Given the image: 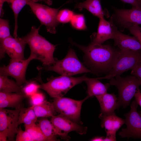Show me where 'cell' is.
Wrapping results in <instances>:
<instances>
[{"mask_svg": "<svg viewBox=\"0 0 141 141\" xmlns=\"http://www.w3.org/2000/svg\"><path fill=\"white\" fill-rule=\"evenodd\" d=\"M70 42L83 52L85 63L95 74L110 73L121 53L119 49L109 45L91 43L85 46Z\"/></svg>", "mask_w": 141, "mask_h": 141, "instance_id": "1", "label": "cell"}, {"mask_svg": "<svg viewBox=\"0 0 141 141\" xmlns=\"http://www.w3.org/2000/svg\"><path fill=\"white\" fill-rule=\"evenodd\" d=\"M40 27L32 26L30 32L22 37L30 50V56L33 59L40 61L43 65L47 66L55 63L53 56L56 45L53 44L39 33Z\"/></svg>", "mask_w": 141, "mask_h": 141, "instance_id": "2", "label": "cell"}, {"mask_svg": "<svg viewBox=\"0 0 141 141\" xmlns=\"http://www.w3.org/2000/svg\"><path fill=\"white\" fill-rule=\"evenodd\" d=\"M88 78L85 75L77 77L64 75L51 77L47 83H41L40 89L45 91L53 98H61L72 88L85 81Z\"/></svg>", "mask_w": 141, "mask_h": 141, "instance_id": "3", "label": "cell"}, {"mask_svg": "<svg viewBox=\"0 0 141 141\" xmlns=\"http://www.w3.org/2000/svg\"><path fill=\"white\" fill-rule=\"evenodd\" d=\"M115 78L110 79L109 84L116 86L118 90V109L120 107L126 108L141 86V81L133 75L125 77L118 76Z\"/></svg>", "mask_w": 141, "mask_h": 141, "instance_id": "4", "label": "cell"}, {"mask_svg": "<svg viewBox=\"0 0 141 141\" xmlns=\"http://www.w3.org/2000/svg\"><path fill=\"white\" fill-rule=\"evenodd\" d=\"M46 66V70L55 72L61 75L71 76L84 73H93L80 61L74 50L71 48L63 59L57 60L54 64Z\"/></svg>", "mask_w": 141, "mask_h": 141, "instance_id": "5", "label": "cell"}, {"mask_svg": "<svg viewBox=\"0 0 141 141\" xmlns=\"http://www.w3.org/2000/svg\"><path fill=\"white\" fill-rule=\"evenodd\" d=\"M121 50L120 54L110 73L104 77L97 78L98 79H110L120 76L124 72L133 69L141 60V50Z\"/></svg>", "mask_w": 141, "mask_h": 141, "instance_id": "6", "label": "cell"}, {"mask_svg": "<svg viewBox=\"0 0 141 141\" xmlns=\"http://www.w3.org/2000/svg\"><path fill=\"white\" fill-rule=\"evenodd\" d=\"M21 108L0 109V141L14 140L19 128L18 121Z\"/></svg>", "mask_w": 141, "mask_h": 141, "instance_id": "7", "label": "cell"}, {"mask_svg": "<svg viewBox=\"0 0 141 141\" xmlns=\"http://www.w3.org/2000/svg\"><path fill=\"white\" fill-rule=\"evenodd\" d=\"M31 10L40 22L41 25L46 27L48 32L52 34L56 32V27L59 23L57 16L60 8H55L34 1L27 4Z\"/></svg>", "mask_w": 141, "mask_h": 141, "instance_id": "8", "label": "cell"}, {"mask_svg": "<svg viewBox=\"0 0 141 141\" xmlns=\"http://www.w3.org/2000/svg\"><path fill=\"white\" fill-rule=\"evenodd\" d=\"M89 97L87 96L81 100L62 97L54 98L52 103L57 112L79 124H82L80 120L81 106Z\"/></svg>", "mask_w": 141, "mask_h": 141, "instance_id": "9", "label": "cell"}, {"mask_svg": "<svg viewBox=\"0 0 141 141\" xmlns=\"http://www.w3.org/2000/svg\"><path fill=\"white\" fill-rule=\"evenodd\" d=\"M138 105L135 101H132L130 111L124 115L127 127L119 132L121 138L141 139V115L137 110Z\"/></svg>", "mask_w": 141, "mask_h": 141, "instance_id": "10", "label": "cell"}, {"mask_svg": "<svg viewBox=\"0 0 141 141\" xmlns=\"http://www.w3.org/2000/svg\"><path fill=\"white\" fill-rule=\"evenodd\" d=\"M113 8L114 13L111 17L122 29L141 25V7H132L130 9Z\"/></svg>", "mask_w": 141, "mask_h": 141, "instance_id": "11", "label": "cell"}, {"mask_svg": "<svg viewBox=\"0 0 141 141\" xmlns=\"http://www.w3.org/2000/svg\"><path fill=\"white\" fill-rule=\"evenodd\" d=\"M51 121L57 135L65 140L70 138L68 136L70 132L75 131L80 134H85L87 132V127L81 126L60 114L52 116Z\"/></svg>", "mask_w": 141, "mask_h": 141, "instance_id": "12", "label": "cell"}, {"mask_svg": "<svg viewBox=\"0 0 141 141\" xmlns=\"http://www.w3.org/2000/svg\"><path fill=\"white\" fill-rule=\"evenodd\" d=\"M33 59L30 55L26 59H11L7 66L0 67V74L13 78L17 84L21 86L29 82L26 79V73L28 64Z\"/></svg>", "mask_w": 141, "mask_h": 141, "instance_id": "13", "label": "cell"}, {"mask_svg": "<svg viewBox=\"0 0 141 141\" xmlns=\"http://www.w3.org/2000/svg\"><path fill=\"white\" fill-rule=\"evenodd\" d=\"M26 44L22 37L11 36L0 40V58L6 53L11 59H25L24 51Z\"/></svg>", "mask_w": 141, "mask_h": 141, "instance_id": "14", "label": "cell"}, {"mask_svg": "<svg viewBox=\"0 0 141 141\" xmlns=\"http://www.w3.org/2000/svg\"><path fill=\"white\" fill-rule=\"evenodd\" d=\"M99 19L97 32L91 36L92 43L102 44L108 40L113 39L118 30L117 26L111 17L109 21L104 17Z\"/></svg>", "mask_w": 141, "mask_h": 141, "instance_id": "15", "label": "cell"}, {"mask_svg": "<svg viewBox=\"0 0 141 141\" xmlns=\"http://www.w3.org/2000/svg\"><path fill=\"white\" fill-rule=\"evenodd\" d=\"M114 44L120 50H141V44L134 37L124 34L118 30L114 36Z\"/></svg>", "mask_w": 141, "mask_h": 141, "instance_id": "16", "label": "cell"}, {"mask_svg": "<svg viewBox=\"0 0 141 141\" xmlns=\"http://www.w3.org/2000/svg\"><path fill=\"white\" fill-rule=\"evenodd\" d=\"M26 98L23 92L6 93L0 92V109L7 107L21 108Z\"/></svg>", "mask_w": 141, "mask_h": 141, "instance_id": "17", "label": "cell"}, {"mask_svg": "<svg viewBox=\"0 0 141 141\" xmlns=\"http://www.w3.org/2000/svg\"><path fill=\"white\" fill-rule=\"evenodd\" d=\"M100 105L101 113L109 114L114 112L118 109V98L114 93L106 92L102 95L95 96Z\"/></svg>", "mask_w": 141, "mask_h": 141, "instance_id": "18", "label": "cell"}, {"mask_svg": "<svg viewBox=\"0 0 141 141\" xmlns=\"http://www.w3.org/2000/svg\"><path fill=\"white\" fill-rule=\"evenodd\" d=\"M74 9H77L80 11L84 9H86L99 19L104 17V16H109L108 12L102 8L101 0H86L83 2L77 3Z\"/></svg>", "mask_w": 141, "mask_h": 141, "instance_id": "19", "label": "cell"}, {"mask_svg": "<svg viewBox=\"0 0 141 141\" xmlns=\"http://www.w3.org/2000/svg\"><path fill=\"white\" fill-rule=\"evenodd\" d=\"M99 117L102 119L101 126L105 128L106 132H116L125 123V120L116 116L114 112L107 115L101 113Z\"/></svg>", "mask_w": 141, "mask_h": 141, "instance_id": "20", "label": "cell"}, {"mask_svg": "<svg viewBox=\"0 0 141 141\" xmlns=\"http://www.w3.org/2000/svg\"><path fill=\"white\" fill-rule=\"evenodd\" d=\"M85 81L87 86V96L89 98L107 92L110 85L109 83L103 84L96 78H88Z\"/></svg>", "mask_w": 141, "mask_h": 141, "instance_id": "21", "label": "cell"}, {"mask_svg": "<svg viewBox=\"0 0 141 141\" xmlns=\"http://www.w3.org/2000/svg\"><path fill=\"white\" fill-rule=\"evenodd\" d=\"M7 2L12 9L14 16L15 26L13 32V36L15 37H17L18 17L20 12L24 7L30 2H37L39 0H5Z\"/></svg>", "mask_w": 141, "mask_h": 141, "instance_id": "22", "label": "cell"}, {"mask_svg": "<svg viewBox=\"0 0 141 141\" xmlns=\"http://www.w3.org/2000/svg\"><path fill=\"white\" fill-rule=\"evenodd\" d=\"M37 118L32 105L27 108L23 107L20 111L18 124L19 125L21 124L27 125H33L36 124Z\"/></svg>", "mask_w": 141, "mask_h": 141, "instance_id": "23", "label": "cell"}, {"mask_svg": "<svg viewBox=\"0 0 141 141\" xmlns=\"http://www.w3.org/2000/svg\"><path fill=\"white\" fill-rule=\"evenodd\" d=\"M37 124L48 141H57V136L54 127L51 121L47 118L41 117L38 121Z\"/></svg>", "mask_w": 141, "mask_h": 141, "instance_id": "24", "label": "cell"}, {"mask_svg": "<svg viewBox=\"0 0 141 141\" xmlns=\"http://www.w3.org/2000/svg\"><path fill=\"white\" fill-rule=\"evenodd\" d=\"M22 87L8 76L0 74V92L6 93L22 92Z\"/></svg>", "mask_w": 141, "mask_h": 141, "instance_id": "25", "label": "cell"}, {"mask_svg": "<svg viewBox=\"0 0 141 141\" xmlns=\"http://www.w3.org/2000/svg\"><path fill=\"white\" fill-rule=\"evenodd\" d=\"M32 106L38 118L51 117L55 115L57 112L52 103L49 102L46 100L39 105Z\"/></svg>", "mask_w": 141, "mask_h": 141, "instance_id": "26", "label": "cell"}, {"mask_svg": "<svg viewBox=\"0 0 141 141\" xmlns=\"http://www.w3.org/2000/svg\"><path fill=\"white\" fill-rule=\"evenodd\" d=\"M24 126L25 130L29 133L33 141H48L37 124L24 125Z\"/></svg>", "mask_w": 141, "mask_h": 141, "instance_id": "27", "label": "cell"}, {"mask_svg": "<svg viewBox=\"0 0 141 141\" xmlns=\"http://www.w3.org/2000/svg\"><path fill=\"white\" fill-rule=\"evenodd\" d=\"M70 22L72 27L76 30H84L87 28L85 18L83 14H74Z\"/></svg>", "mask_w": 141, "mask_h": 141, "instance_id": "28", "label": "cell"}, {"mask_svg": "<svg viewBox=\"0 0 141 141\" xmlns=\"http://www.w3.org/2000/svg\"><path fill=\"white\" fill-rule=\"evenodd\" d=\"M40 86V85L34 81H29L24 87H22V92L26 98H30L38 91Z\"/></svg>", "mask_w": 141, "mask_h": 141, "instance_id": "29", "label": "cell"}, {"mask_svg": "<svg viewBox=\"0 0 141 141\" xmlns=\"http://www.w3.org/2000/svg\"><path fill=\"white\" fill-rule=\"evenodd\" d=\"M74 14L73 11L63 9L58 11L57 19L59 23L65 24L70 22Z\"/></svg>", "mask_w": 141, "mask_h": 141, "instance_id": "30", "label": "cell"}, {"mask_svg": "<svg viewBox=\"0 0 141 141\" xmlns=\"http://www.w3.org/2000/svg\"><path fill=\"white\" fill-rule=\"evenodd\" d=\"M11 36L10 34L9 21L0 19V40Z\"/></svg>", "mask_w": 141, "mask_h": 141, "instance_id": "31", "label": "cell"}, {"mask_svg": "<svg viewBox=\"0 0 141 141\" xmlns=\"http://www.w3.org/2000/svg\"><path fill=\"white\" fill-rule=\"evenodd\" d=\"M15 137L16 141H33L29 133L25 130L23 131L20 126Z\"/></svg>", "mask_w": 141, "mask_h": 141, "instance_id": "32", "label": "cell"}, {"mask_svg": "<svg viewBox=\"0 0 141 141\" xmlns=\"http://www.w3.org/2000/svg\"><path fill=\"white\" fill-rule=\"evenodd\" d=\"M30 98L32 105L33 106L39 105L45 100L44 95L42 93L38 91Z\"/></svg>", "mask_w": 141, "mask_h": 141, "instance_id": "33", "label": "cell"}, {"mask_svg": "<svg viewBox=\"0 0 141 141\" xmlns=\"http://www.w3.org/2000/svg\"><path fill=\"white\" fill-rule=\"evenodd\" d=\"M128 29L130 33L133 35L141 44V27L138 25H134Z\"/></svg>", "mask_w": 141, "mask_h": 141, "instance_id": "34", "label": "cell"}, {"mask_svg": "<svg viewBox=\"0 0 141 141\" xmlns=\"http://www.w3.org/2000/svg\"><path fill=\"white\" fill-rule=\"evenodd\" d=\"M131 73L141 81V60L136 66L132 70Z\"/></svg>", "mask_w": 141, "mask_h": 141, "instance_id": "35", "label": "cell"}, {"mask_svg": "<svg viewBox=\"0 0 141 141\" xmlns=\"http://www.w3.org/2000/svg\"><path fill=\"white\" fill-rule=\"evenodd\" d=\"M106 136L104 138L103 141H116V132L108 131L106 132Z\"/></svg>", "mask_w": 141, "mask_h": 141, "instance_id": "36", "label": "cell"}, {"mask_svg": "<svg viewBox=\"0 0 141 141\" xmlns=\"http://www.w3.org/2000/svg\"><path fill=\"white\" fill-rule=\"evenodd\" d=\"M124 2L131 4L132 7H141V0H120Z\"/></svg>", "mask_w": 141, "mask_h": 141, "instance_id": "37", "label": "cell"}, {"mask_svg": "<svg viewBox=\"0 0 141 141\" xmlns=\"http://www.w3.org/2000/svg\"><path fill=\"white\" fill-rule=\"evenodd\" d=\"M134 97L136 102L141 107V91L139 88L137 89Z\"/></svg>", "mask_w": 141, "mask_h": 141, "instance_id": "38", "label": "cell"}, {"mask_svg": "<svg viewBox=\"0 0 141 141\" xmlns=\"http://www.w3.org/2000/svg\"><path fill=\"white\" fill-rule=\"evenodd\" d=\"M5 2V0H0V16L1 17L3 16L4 14L3 7Z\"/></svg>", "mask_w": 141, "mask_h": 141, "instance_id": "39", "label": "cell"}, {"mask_svg": "<svg viewBox=\"0 0 141 141\" xmlns=\"http://www.w3.org/2000/svg\"><path fill=\"white\" fill-rule=\"evenodd\" d=\"M104 138V137H96L92 139L91 140L93 141H103Z\"/></svg>", "mask_w": 141, "mask_h": 141, "instance_id": "40", "label": "cell"}, {"mask_svg": "<svg viewBox=\"0 0 141 141\" xmlns=\"http://www.w3.org/2000/svg\"><path fill=\"white\" fill-rule=\"evenodd\" d=\"M39 1H42L49 5H50L52 4V0H39Z\"/></svg>", "mask_w": 141, "mask_h": 141, "instance_id": "41", "label": "cell"}, {"mask_svg": "<svg viewBox=\"0 0 141 141\" xmlns=\"http://www.w3.org/2000/svg\"><path fill=\"white\" fill-rule=\"evenodd\" d=\"M73 0H69L68 1H67L65 4L66 3H70V2H72Z\"/></svg>", "mask_w": 141, "mask_h": 141, "instance_id": "42", "label": "cell"}, {"mask_svg": "<svg viewBox=\"0 0 141 141\" xmlns=\"http://www.w3.org/2000/svg\"><path fill=\"white\" fill-rule=\"evenodd\" d=\"M140 114L141 115V111H140Z\"/></svg>", "mask_w": 141, "mask_h": 141, "instance_id": "43", "label": "cell"}]
</instances>
